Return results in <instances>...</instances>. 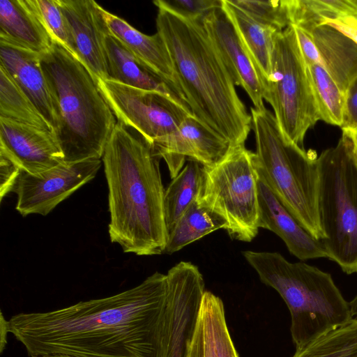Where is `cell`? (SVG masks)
I'll list each match as a JSON object with an SVG mask.
<instances>
[{
    "label": "cell",
    "instance_id": "6da1fadb",
    "mask_svg": "<svg viewBox=\"0 0 357 357\" xmlns=\"http://www.w3.org/2000/svg\"><path fill=\"white\" fill-rule=\"evenodd\" d=\"M167 275L102 298L45 312H20L9 332L31 357H162Z\"/></svg>",
    "mask_w": 357,
    "mask_h": 357
},
{
    "label": "cell",
    "instance_id": "7a4b0ae2",
    "mask_svg": "<svg viewBox=\"0 0 357 357\" xmlns=\"http://www.w3.org/2000/svg\"><path fill=\"white\" fill-rule=\"evenodd\" d=\"M153 3L158 8L157 32L167 45L193 116L232 147L245 145L252 129L251 115L202 18L181 15L163 0Z\"/></svg>",
    "mask_w": 357,
    "mask_h": 357
},
{
    "label": "cell",
    "instance_id": "3957f363",
    "mask_svg": "<svg viewBox=\"0 0 357 357\" xmlns=\"http://www.w3.org/2000/svg\"><path fill=\"white\" fill-rule=\"evenodd\" d=\"M160 156L140 135L117 121L102 156L108 185L110 240L139 256L165 252V189Z\"/></svg>",
    "mask_w": 357,
    "mask_h": 357
},
{
    "label": "cell",
    "instance_id": "277c9868",
    "mask_svg": "<svg viewBox=\"0 0 357 357\" xmlns=\"http://www.w3.org/2000/svg\"><path fill=\"white\" fill-rule=\"evenodd\" d=\"M40 63L56 107L54 135L64 162L100 159L117 122L93 76L55 40Z\"/></svg>",
    "mask_w": 357,
    "mask_h": 357
},
{
    "label": "cell",
    "instance_id": "5b68a950",
    "mask_svg": "<svg viewBox=\"0 0 357 357\" xmlns=\"http://www.w3.org/2000/svg\"><path fill=\"white\" fill-rule=\"evenodd\" d=\"M242 254L261 282L276 290L285 302L296 349L353 318L349 303L331 274L303 262H289L278 252L246 250Z\"/></svg>",
    "mask_w": 357,
    "mask_h": 357
},
{
    "label": "cell",
    "instance_id": "8992f818",
    "mask_svg": "<svg viewBox=\"0 0 357 357\" xmlns=\"http://www.w3.org/2000/svg\"><path fill=\"white\" fill-rule=\"evenodd\" d=\"M258 172L279 201L315 239L324 234L319 213V169L313 151L287 138L266 107L250 108Z\"/></svg>",
    "mask_w": 357,
    "mask_h": 357
},
{
    "label": "cell",
    "instance_id": "52a82bcc",
    "mask_svg": "<svg viewBox=\"0 0 357 357\" xmlns=\"http://www.w3.org/2000/svg\"><path fill=\"white\" fill-rule=\"evenodd\" d=\"M319 213L328 258L347 274L357 273V167L344 134L318 156Z\"/></svg>",
    "mask_w": 357,
    "mask_h": 357
},
{
    "label": "cell",
    "instance_id": "ba28073f",
    "mask_svg": "<svg viewBox=\"0 0 357 357\" xmlns=\"http://www.w3.org/2000/svg\"><path fill=\"white\" fill-rule=\"evenodd\" d=\"M263 88L264 100L271 105L284 135L303 147L306 132L321 119L292 25L274 36L271 72Z\"/></svg>",
    "mask_w": 357,
    "mask_h": 357
},
{
    "label": "cell",
    "instance_id": "9c48e42d",
    "mask_svg": "<svg viewBox=\"0 0 357 357\" xmlns=\"http://www.w3.org/2000/svg\"><path fill=\"white\" fill-rule=\"evenodd\" d=\"M204 168L198 202L225 220L231 238L252 241L259 228L255 153L245 145L233 147L220 162Z\"/></svg>",
    "mask_w": 357,
    "mask_h": 357
},
{
    "label": "cell",
    "instance_id": "30bf717a",
    "mask_svg": "<svg viewBox=\"0 0 357 357\" xmlns=\"http://www.w3.org/2000/svg\"><path fill=\"white\" fill-rule=\"evenodd\" d=\"M96 82L118 121L137 130L152 146L192 115L185 103L164 93L109 79Z\"/></svg>",
    "mask_w": 357,
    "mask_h": 357
},
{
    "label": "cell",
    "instance_id": "8fae6325",
    "mask_svg": "<svg viewBox=\"0 0 357 357\" xmlns=\"http://www.w3.org/2000/svg\"><path fill=\"white\" fill-rule=\"evenodd\" d=\"M167 275V324L162 357H186L204 290L203 276L189 261H181Z\"/></svg>",
    "mask_w": 357,
    "mask_h": 357
},
{
    "label": "cell",
    "instance_id": "7c38bea8",
    "mask_svg": "<svg viewBox=\"0 0 357 357\" xmlns=\"http://www.w3.org/2000/svg\"><path fill=\"white\" fill-rule=\"evenodd\" d=\"M100 159L63 162L38 174L21 171L13 192L17 211L23 216L47 215L59 204L92 180L101 167Z\"/></svg>",
    "mask_w": 357,
    "mask_h": 357
},
{
    "label": "cell",
    "instance_id": "4fadbf2b",
    "mask_svg": "<svg viewBox=\"0 0 357 357\" xmlns=\"http://www.w3.org/2000/svg\"><path fill=\"white\" fill-rule=\"evenodd\" d=\"M202 22L235 85L245 90L253 107L264 108L263 81L259 68L222 6L204 17Z\"/></svg>",
    "mask_w": 357,
    "mask_h": 357
},
{
    "label": "cell",
    "instance_id": "5bb4252c",
    "mask_svg": "<svg viewBox=\"0 0 357 357\" xmlns=\"http://www.w3.org/2000/svg\"><path fill=\"white\" fill-rule=\"evenodd\" d=\"M153 147L168 167L172 178L181 170L186 160L205 167L222 160L233 148L192 115L188 116L173 132L157 142Z\"/></svg>",
    "mask_w": 357,
    "mask_h": 357
},
{
    "label": "cell",
    "instance_id": "9a60e30c",
    "mask_svg": "<svg viewBox=\"0 0 357 357\" xmlns=\"http://www.w3.org/2000/svg\"><path fill=\"white\" fill-rule=\"evenodd\" d=\"M0 154L22 171L38 174L64 162L54 133L0 117Z\"/></svg>",
    "mask_w": 357,
    "mask_h": 357
},
{
    "label": "cell",
    "instance_id": "2e32d148",
    "mask_svg": "<svg viewBox=\"0 0 357 357\" xmlns=\"http://www.w3.org/2000/svg\"><path fill=\"white\" fill-rule=\"evenodd\" d=\"M70 26L77 57L96 81L107 79L105 38L111 33L103 9L93 0H58Z\"/></svg>",
    "mask_w": 357,
    "mask_h": 357
},
{
    "label": "cell",
    "instance_id": "e0dca14e",
    "mask_svg": "<svg viewBox=\"0 0 357 357\" xmlns=\"http://www.w3.org/2000/svg\"><path fill=\"white\" fill-rule=\"evenodd\" d=\"M0 66L33 102L54 133L56 107L41 66L40 54L0 38Z\"/></svg>",
    "mask_w": 357,
    "mask_h": 357
},
{
    "label": "cell",
    "instance_id": "ac0fdd59",
    "mask_svg": "<svg viewBox=\"0 0 357 357\" xmlns=\"http://www.w3.org/2000/svg\"><path fill=\"white\" fill-rule=\"evenodd\" d=\"M259 227L270 230L301 260L328 258L321 241L313 238L279 201L258 172Z\"/></svg>",
    "mask_w": 357,
    "mask_h": 357
},
{
    "label": "cell",
    "instance_id": "d6986e66",
    "mask_svg": "<svg viewBox=\"0 0 357 357\" xmlns=\"http://www.w3.org/2000/svg\"><path fill=\"white\" fill-rule=\"evenodd\" d=\"M104 15L110 32L158 74L186 104L172 59L161 36L158 32L152 36L146 35L105 10Z\"/></svg>",
    "mask_w": 357,
    "mask_h": 357
},
{
    "label": "cell",
    "instance_id": "ffe728a7",
    "mask_svg": "<svg viewBox=\"0 0 357 357\" xmlns=\"http://www.w3.org/2000/svg\"><path fill=\"white\" fill-rule=\"evenodd\" d=\"M0 38L40 54L54 41L34 0L0 1Z\"/></svg>",
    "mask_w": 357,
    "mask_h": 357
},
{
    "label": "cell",
    "instance_id": "44dd1931",
    "mask_svg": "<svg viewBox=\"0 0 357 357\" xmlns=\"http://www.w3.org/2000/svg\"><path fill=\"white\" fill-rule=\"evenodd\" d=\"M105 50L107 79L139 89L155 91L183 102L158 74L112 33L105 38Z\"/></svg>",
    "mask_w": 357,
    "mask_h": 357
},
{
    "label": "cell",
    "instance_id": "7402d4cb",
    "mask_svg": "<svg viewBox=\"0 0 357 357\" xmlns=\"http://www.w3.org/2000/svg\"><path fill=\"white\" fill-rule=\"evenodd\" d=\"M303 30L310 34L317 47L323 67L346 95L350 84L357 77V44L326 24Z\"/></svg>",
    "mask_w": 357,
    "mask_h": 357
},
{
    "label": "cell",
    "instance_id": "603a6c76",
    "mask_svg": "<svg viewBox=\"0 0 357 357\" xmlns=\"http://www.w3.org/2000/svg\"><path fill=\"white\" fill-rule=\"evenodd\" d=\"M222 8L253 57L264 81L271 72L274 36L280 31L258 22L230 0H222Z\"/></svg>",
    "mask_w": 357,
    "mask_h": 357
},
{
    "label": "cell",
    "instance_id": "cb8c5ba5",
    "mask_svg": "<svg viewBox=\"0 0 357 357\" xmlns=\"http://www.w3.org/2000/svg\"><path fill=\"white\" fill-rule=\"evenodd\" d=\"M174 178L165 190L164 220L167 235L189 206L199 197L204 177V165L192 160Z\"/></svg>",
    "mask_w": 357,
    "mask_h": 357
},
{
    "label": "cell",
    "instance_id": "d4e9b609",
    "mask_svg": "<svg viewBox=\"0 0 357 357\" xmlns=\"http://www.w3.org/2000/svg\"><path fill=\"white\" fill-rule=\"evenodd\" d=\"M226 227L222 217L201 204L197 198L167 234L164 253L172 255L210 233L225 229Z\"/></svg>",
    "mask_w": 357,
    "mask_h": 357
},
{
    "label": "cell",
    "instance_id": "484cf974",
    "mask_svg": "<svg viewBox=\"0 0 357 357\" xmlns=\"http://www.w3.org/2000/svg\"><path fill=\"white\" fill-rule=\"evenodd\" d=\"M0 117L47 129L53 128L8 72L0 66Z\"/></svg>",
    "mask_w": 357,
    "mask_h": 357
},
{
    "label": "cell",
    "instance_id": "4316f807",
    "mask_svg": "<svg viewBox=\"0 0 357 357\" xmlns=\"http://www.w3.org/2000/svg\"><path fill=\"white\" fill-rule=\"evenodd\" d=\"M320 119L341 127L345 104V93L326 70L319 64L307 65Z\"/></svg>",
    "mask_w": 357,
    "mask_h": 357
},
{
    "label": "cell",
    "instance_id": "83f0119b",
    "mask_svg": "<svg viewBox=\"0 0 357 357\" xmlns=\"http://www.w3.org/2000/svg\"><path fill=\"white\" fill-rule=\"evenodd\" d=\"M292 357H357V319L296 349Z\"/></svg>",
    "mask_w": 357,
    "mask_h": 357
},
{
    "label": "cell",
    "instance_id": "f1b7e54d",
    "mask_svg": "<svg viewBox=\"0 0 357 357\" xmlns=\"http://www.w3.org/2000/svg\"><path fill=\"white\" fill-rule=\"evenodd\" d=\"M218 296L205 291L193 336L186 357H218L215 329V307Z\"/></svg>",
    "mask_w": 357,
    "mask_h": 357
},
{
    "label": "cell",
    "instance_id": "f546056e",
    "mask_svg": "<svg viewBox=\"0 0 357 357\" xmlns=\"http://www.w3.org/2000/svg\"><path fill=\"white\" fill-rule=\"evenodd\" d=\"M238 6L258 22L282 31L291 24L288 0H234Z\"/></svg>",
    "mask_w": 357,
    "mask_h": 357
},
{
    "label": "cell",
    "instance_id": "4dcf8cb0",
    "mask_svg": "<svg viewBox=\"0 0 357 357\" xmlns=\"http://www.w3.org/2000/svg\"><path fill=\"white\" fill-rule=\"evenodd\" d=\"M34 1L54 39L77 57L70 26L58 0Z\"/></svg>",
    "mask_w": 357,
    "mask_h": 357
},
{
    "label": "cell",
    "instance_id": "1f68e13d",
    "mask_svg": "<svg viewBox=\"0 0 357 357\" xmlns=\"http://www.w3.org/2000/svg\"><path fill=\"white\" fill-rule=\"evenodd\" d=\"M214 329L218 357H239L227 328L223 303L219 297L215 307Z\"/></svg>",
    "mask_w": 357,
    "mask_h": 357
},
{
    "label": "cell",
    "instance_id": "d6a6232c",
    "mask_svg": "<svg viewBox=\"0 0 357 357\" xmlns=\"http://www.w3.org/2000/svg\"><path fill=\"white\" fill-rule=\"evenodd\" d=\"M165 2L178 13L194 18H203L222 6V0H173Z\"/></svg>",
    "mask_w": 357,
    "mask_h": 357
},
{
    "label": "cell",
    "instance_id": "836d02e7",
    "mask_svg": "<svg viewBox=\"0 0 357 357\" xmlns=\"http://www.w3.org/2000/svg\"><path fill=\"white\" fill-rule=\"evenodd\" d=\"M20 167L5 155L0 154V198L1 201L14 190L19 175Z\"/></svg>",
    "mask_w": 357,
    "mask_h": 357
},
{
    "label": "cell",
    "instance_id": "e575fe53",
    "mask_svg": "<svg viewBox=\"0 0 357 357\" xmlns=\"http://www.w3.org/2000/svg\"><path fill=\"white\" fill-rule=\"evenodd\" d=\"M298 43L306 65L319 64L323 66L319 52L312 38L303 29L294 26Z\"/></svg>",
    "mask_w": 357,
    "mask_h": 357
},
{
    "label": "cell",
    "instance_id": "d590c367",
    "mask_svg": "<svg viewBox=\"0 0 357 357\" xmlns=\"http://www.w3.org/2000/svg\"><path fill=\"white\" fill-rule=\"evenodd\" d=\"M342 130L357 128V77L350 84L345 96Z\"/></svg>",
    "mask_w": 357,
    "mask_h": 357
},
{
    "label": "cell",
    "instance_id": "8d00e7d4",
    "mask_svg": "<svg viewBox=\"0 0 357 357\" xmlns=\"http://www.w3.org/2000/svg\"><path fill=\"white\" fill-rule=\"evenodd\" d=\"M321 24H326L333 28L357 44V26L330 19L321 20L319 25Z\"/></svg>",
    "mask_w": 357,
    "mask_h": 357
},
{
    "label": "cell",
    "instance_id": "74e56055",
    "mask_svg": "<svg viewBox=\"0 0 357 357\" xmlns=\"http://www.w3.org/2000/svg\"><path fill=\"white\" fill-rule=\"evenodd\" d=\"M9 332V323L1 312L0 318V352L2 353L7 344V334Z\"/></svg>",
    "mask_w": 357,
    "mask_h": 357
},
{
    "label": "cell",
    "instance_id": "f35d334b",
    "mask_svg": "<svg viewBox=\"0 0 357 357\" xmlns=\"http://www.w3.org/2000/svg\"><path fill=\"white\" fill-rule=\"evenodd\" d=\"M342 134L349 139L354 161L357 167V128L352 130H343Z\"/></svg>",
    "mask_w": 357,
    "mask_h": 357
},
{
    "label": "cell",
    "instance_id": "ab89813d",
    "mask_svg": "<svg viewBox=\"0 0 357 357\" xmlns=\"http://www.w3.org/2000/svg\"><path fill=\"white\" fill-rule=\"evenodd\" d=\"M349 303L352 317L357 319V296Z\"/></svg>",
    "mask_w": 357,
    "mask_h": 357
},
{
    "label": "cell",
    "instance_id": "60d3db41",
    "mask_svg": "<svg viewBox=\"0 0 357 357\" xmlns=\"http://www.w3.org/2000/svg\"><path fill=\"white\" fill-rule=\"evenodd\" d=\"M42 357H72V356H67V355H62V354H55V355L45 356H42Z\"/></svg>",
    "mask_w": 357,
    "mask_h": 357
},
{
    "label": "cell",
    "instance_id": "b9f144b4",
    "mask_svg": "<svg viewBox=\"0 0 357 357\" xmlns=\"http://www.w3.org/2000/svg\"><path fill=\"white\" fill-rule=\"evenodd\" d=\"M356 1H357V0H356Z\"/></svg>",
    "mask_w": 357,
    "mask_h": 357
}]
</instances>
